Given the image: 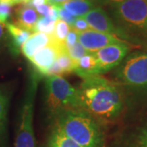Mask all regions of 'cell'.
<instances>
[{"label": "cell", "mask_w": 147, "mask_h": 147, "mask_svg": "<svg viewBox=\"0 0 147 147\" xmlns=\"http://www.w3.org/2000/svg\"><path fill=\"white\" fill-rule=\"evenodd\" d=\"M119 86L137 91H147V52L129 53L114 71Z\"/></svg>", "instance_id": "cell-6"}, {"label": "cell", "mask_w": 147, "mask_h": 147, "mask_svg": "<svg viewBox=\"0 0 147 147\" xmlns=\"http://www.w3.org/2000/svg\"><path fill=\"white\" fill-rule=\"evenodd\" d=\"M83 17L92 30L115 35L127 42L125 34L116 26L113 20L100 7H96Z\"/></svg>", "instance_id": "cell-9"}, {"label": "cell", "mask_w": 147, "mask_h": 147, "mask_svg": "<svg viewBox=\"0 0 147 147\" xmlns=\"http://www.w3.org/2000/svg\"><path fill=\"white\" fill-rule=\"evenodd\" d=\"M47 147H84L67 137L56 124L53 125L47 142Z\"/></svg>", "instance_id": "cell-18"}, {"label": "cell", "mask_w": 147, "mask_h": 147, "mask_svg": "<svg viewBox=\"0 0 147 147\" xmlns=\"http://www.w3.org/2000/svg\"><path fill=\"white\" fill-rule=\"evenodd\" d=\"M115 147H147V118L124 131Z\"/></svg>", "instance_id": "cell-11"}, {"label": "cell", "mask_w": 147, "mask_h": 147, "mask_svg": "<svg viewBox=\"0 0 147 147\" xmlns=\"http://www.w3.org/2000/svg\"><path fill=\"white\" fill-rule=\"evenodd\" d=\"M74 73L82 79L100 75L98 64L93 53H88L77 61L74 62Z\"/></svg>", "instance_id": "cell-13"}, {"label": "cell", "mask_w": 147, "mask_h": 147, "mask_svg": "<svg viewBox=\"0 0 147 147\" xmlns=\"http://www.w3.org/2000/svg\"><path fill=\"white\" fill-rule=\"evenodd\" d=\"M70 30V26L65 21L57 19L55 22V26L53 34H51L52 39L57 43H65V38Z\"/></svg>", "instance_id": "cell-19"}, {"label": "cell", "mask_w": 147, "mask_h": 147, "mask_svg": "<svg viewBox=\"0 0 147 147\" xmlns=\"http://www.w3.org/2000/svg\"><path fill=\"white\" fill-rule=\"evenodd\" d=\"M55 21L51 20L47 16H40L35 24L34 33L41 32L47 34H52L55 26Z\"/></svg>", "instance_id": "cell-20"}, {"label": "cell", "mask_w": 147, "mask_h": 147, "mask_svg": "<svg viewBox=\"0 0 147 147\" xmlns=\"http://www.w3.org/2000/svg\"><path fill=\"white\" fill-rule=\"evenodd\" d=\"M5 26L6 30L10 38L11 49L12 53L16 55L21 52L22 45L31 35V32L11 22L7 23Z\"/></svg>", "instance_id": "cell-15"}, {"label": "cell", "mask_w": 147, "mask_h": 147, "mask_svg": "<svg viewBox=\"0 0 147 147\" xmlns=\"http://www.w3.org/2000/svg\"><path fill=\"white\" fill-rule=\"evenodd\" d=\"M79 106L88 111L100 123L115 121L124 108L120 87L100 75L83 79L77 88Z\"/></svg>", "instance_id": "cell-1"}, {"label": "cell", "mask_w": 147, "mask_h": 147, "mask_svg": "<svg viewBox=\"0 0 147 147\" xmlns=\"http://www.w3.org/2000/svg\"><path fill=\"white\" fill-rule=\"evenodd\" d=\"M130 50L131 43L123 41L108 45L93 53L98 64L99 74L115 69L130 53Z\"/></svg>", "instance_id": "cell-7"}, {"label": "cell", "mask_w": 147, "mask_h": 147, "mask_svg": "<svg viewBox=\"0 0 147 147\" xmlns=\"http://www.w3.org/2000/svg\"><path fill=\"white\" fill-rule=\"evenodd\" d=\"M110 7L114 23L127 42L147 44V0H127Z\"/></svg>", "instance_id": "cell-3"}, {"label": "cell", "mask_w": 147, "mask_h": 147, "mask_svg": "<svg viewBox=\"0 0 147 147\" xmlns=\"http://www.w3.org/2000/svg\"><path fill=\"white\" fill-rule=\"evenodd\" d=\"M46 3H47L46 0H29L26 3H27L28 5H30L32 7L35 8L37 7L42 5V4H44Z\"/></svg>", "instance_id": "cell-29"}, {"label": "cell", "mask_w": 147, "mask_h": 147, "mask_svg": "<svg viewBox=\"0 0 147 147\" xmlns=\"http://www.w3.org/2000/svg\"><path fill=\"white\" fill-rule=\"evenodd\" d=\"M51 7H52L51 4L46 3L44 4H42V5L37 7L34 9L36 10V11L38 12V14L39 15V16H47L49 14Z\"/></svg>", "instance_id": "cell-27"}, {"label": "cell", "mask_w": 147, "mask_h": 147, "mask_svg": "<svg viewBox=\"0 0 147 147\" xmlns=\"http://www.w3.org/2000/svg\"><path fill=\"white\" fill-rule=\"evenodd\" d=\"M41 77L35 70L29 75L20 111L15 147H36V139L34 131V112L37 91Z\"/></svg>", "instance_id": "cell-4"}, {"label": "cell", "mask_w": 147, "mask_h": 147, "mask_svg": "<svg viewBox=\"0 0 147 147\" xmlns=\"http://www.w3.org/2000/svg\"><path fill=\"white\" fill-rule=\"evenodd\" d=\"M46 1H47V3H48V1H49V0H46Z\"/></svg>", "instance_id": "cell-32"}, {"label": "cell", "mask_w": 147, "mask_h": 147, "mask_svg": "<svg viewBox=\"0 0 147 147\" xmlns=\"http://www.w3.org/2000/svg\"><path fill=\"white\" fill-rule=\"evenodd\" d=\"M93 1L95 3L101 4V5L111 6L122 3V2H124V1H127V0H93Z\"/></svg>", "instance_id": "cell-28"}, {"label": "cell", "mask_w": 147, "mask_h": 147, "mask_svg": "<svg viewBox=\"0 0 147 147\" xmlns=\"http://www.w3.org/2000/svg\"><path fill=\"white\" fill-rule=\"evenodd\" d=\"M11 7L12 5L5 3V2H0V21L3 23L7 24L11 16Z\"/></svg>", "instance_id": "cell-23"}, {"label": "cell", "mask_w": 147, "mask_h": 147, "mask_svg": "<svg viewBox=\"0 0 147 147\" xmlns=\"http://www.w3.org/2000/svg\"><path fill=\"white\" fill-rule=\"evenodd\" d=\"M76 42H78V31H76L72 27H70V30L69 31L67 36L65 40V44L66 48L74 45Z\"/></svg>", "instance_id": "cell-26"}, {"label": "cell", "mask_w": 147, "mask_h": 147, "mask_svg": "<svg viewBox=\"0 0 147 147\" xmlns=\"http://www.w3.org/2000/svg\"><path fill=\"white\" fill-rule=\"evenodd\" d=\"M5 24L0 21V44L3 42L4 36H5Z\"/></svg>", "instance_id": "cell-30"}, {"label": "cell", "mask_w": 147, "mask_h": 147, "mask_svg": "<svg viewBox=\"0 0 147 147\" xmlns=\"http://www.w3.org/2000/svg\"><path fill=\"white\" fill-rule=\"evenodd\" d=\"M67 1H70V0H49L47 3L53 6H59L65 2H67Z\"/></svg>", "instance_id": "cell-31"}, {"label": "cell", "mask_w": 147, "mask_h": 147, "mask_svg": "<svg viewBox=\"0 0 147 147\" xmlns=\"http://www.w3.org/2000/svg\"><path fill=\"white\" fill-rule=\"evenodd\" d=\"M7 110L8 99L0 91V147H8Z\"/></svg>", "instance_id": "cell-17"}, {"label": "cell", "mask_w": 147, "mask_h": 147, "mask_svg": "<svg viewBox=\"0 0 147 147\" xmlns=\"http://www.w3.org/2000/svg\"><path fill=\"white\" fill-rule=\"evenodd\" d=\"M45 78V100L50 115L55 118L64 110L80 108L77 88L62 75H50Z\"/></svg>", "instance_id": "cell-5"}, {"label": "cell", "mask_w": 147, "mask_h": 147, "mask_svg": "<svg viewBox=\"0 0 147 147\" xmlns=\"http://www.w3.org/2000/svg\"><path fill=\"white\" fill-rule=\"evenodd\" d=\"M51 41V34L41 32H35L31 34L25 43L22 45L21 52L24 57L30 60V58L42 47H45Z\"/></svg>", "instance_id": "cell-14"}, {"label": "cell", "mask_w": 147, "mask_h": 147, "mask_svg": "<svg viewBox=\"0 0 147 147\" xmlns=\"http://www.w3.org/2000/svg\"><path fill=\"white\" fill-rule=\"evenodd\" d=\"M59 6L75 17H83L96 7L93 0H70Z\"/></svg>", "instance_id": "cell-16"}, {"label": "cell", "mask_w": 147, "mask_h": 147, "mask_svg": "<svg viewBox=\"0 0 147 147\" xmlns=\"http://www.w3.org/2000/svg\"><path fill=\"white\" fill-rule=\"evenodd\" d=\"M58 11V19L61 20V21H65L68 24L69 26H72L74 23V21H75L76 17L74 16L73 15H71L69 12H68L66 10H65L64 8H62L60 6H57Z\"/></svg>", "instance_id": "cell-24"}, {"label": "cell", "mask_w": 147, "mask_h": 147, "mask_svg": "<svg viewBox=\"0 0 147 147\" xmlns=\"http://www.w3.org/2000/svg\"><path fill=\"white\" fill-rule=\"evenodd\" d=\"M58 65L61 69L62 73L68 74L73 72L74 70V61L69 57L67 53V51H62L58 54L57 57L56 59Z\"/></svg>", "instance_id": "cell-21"}, {"label": "cell", "mask_w": 147, "mask_h": 147, "mask_svg": "<svg viewBox=\"0 0 147 147\" xmlns=\"http://www.w3.org/2000/svg\"><path fill=\"white\" fill-rule=\"evenodd\" d=\"M66 50H67V53L69 56V57L72 59L74 62L77 61L78 60L83 57L86 54L89 53L83 47V45L79 41L75 42L72 46L67 47Z\"/></svg>", "instance_id": "cell-22"}, {"label": "cell", "mask_w": 147, "mask_h": 147, "mask_svg": "<svg viewBox=\"0 0 147 147\" xmlns=\"http://www.w3.org/2000/svg\"><path fill=\"white\" fill-rule=\"evenodd\" d=\"M70 27H72L78 32H83L91 29L88 24L87 23V21L84 20V17H76L75 21H74L73 25Z\"/></svg>", "instance_id": "cell-25"}, {"label": "cell", "mask_w": 147, "mask_h": 147, "mask_svg": "<svg viewBox=\"0 0 147 147\" xmlns=\"http://www.w3.org/2000/svg\"><path fill=\"white\" fill-rule=\"evenodd\" d=\"M78 41L88 53H94L102 47L123 42L124 40L115 35L90 29L85 31L78 32Z\"/></svg>", "instance_id": "cell-10"}, {"label": "cell", "mask_w": 147, "mask_h": 147, "mask_svg": "<svg viewBox=\"0 0 147 147\" xmlns=\"http://www.w3.org/2000/svg\"><path fill=\"white\" fill-rule=\"evenodd\" d=\"M40 16L36 10L27 3H21L16 11V22L18 26L34 33L35 24Z\"/></svg>", "instance_id": "cell-12"}, {"label": "cell", "mask_w": 147, "mask_h": 147, "mask_svg": "<svg viewBox=\"0 0 147 147\" xmlns=\"http://www.w3.org/2000/svg\"><path fill=\"white\" fill-rule=\"evenodd\" d=\"M64 133L84 147H105L101 123L82 108L68 109L55 117V123Z\"/></svg>", "instance_id": "cell-2"}, {"label": "cell", "mask_w": 147, "mask_h": 147, "mask_svg": "<svg viewBox=\"0 0 147 147\" xmlns=\"http://www.w3.org/2000/svg\"><path fill=\"white\" fill-rule=\"evenodd\" d=\"M62 51H67L65 44L56 42L51 37L50 42L36 52L29 61L37 73L45 77L48 69L54 63L58 54Z\"/></svg>", "instance_id": "cell-8"}]
</instances>
